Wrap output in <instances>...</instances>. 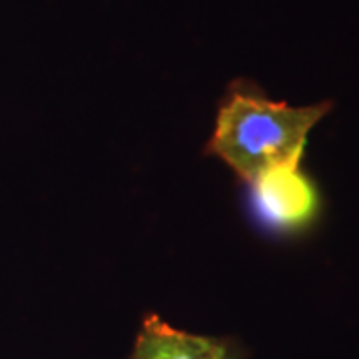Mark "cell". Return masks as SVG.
Segmentation results:
<instances>
[{"instance_id": "3957f363", "label": "cell", "mask_w": 359, "mask_h": 359, "mask_svg": "<svg viewBox=\"0 0 359 359\" xmlns=\"http://www.w3.org/2000/svg\"><path fill=\"white\" fill-rule=\"evenodd\" d=\"M236 339L176 330L156 313H148L128 359H224Z\"/></svg>"}, {"instance_id": "6da1fadb", "label": "cell", "mask_w": 359, "mask_h": 359, "mask_svg": "<svg viewBox=\"0 0 359 359\" xmlns=\"http://www.w3.org/2000/svg\"><path fill=\"white\" fill-rule=\"evenodd\" d=\"M330 104L294 108L271 102L248 84H233L219 106L205 152L219 158L245 182L278 166H297L309 130Z\"/></svg>"}, {"instance_id": "7a4b0ae2", "label": "cell", "mask_w": 359, "mask_h": 359, "mask_svg": "<svg viewBox=\"0 0 359 359\" xmlns=\"http://www.w3.org/2000/svg\"><path fill=\"white\" fill-rule=\"evenodd\" d=\"M248 184L254 210L271 228L292 230L304 226L318 208L316 188L297 166L271 168Z\"/></svg>"}, {"instance_id": "277c9868", "label": "cell", "mask_w": 359, "mask_h": 359, "mask_svg": "<svg viewBox=\"0 0 359 359\" xmlns=\"http://www.w3.org/2000/svg\"><path fill=\"white\" fill-rule=\"evenodd\" d=\"M224 359H245V353H244V349H242V346L236 341V346L231 347L230 349V353L226 355Z\"/></svg>"}]
</instances>
